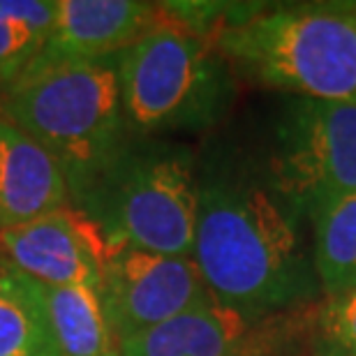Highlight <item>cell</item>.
Listing matches in <instances>:
<instances>
[{
    "label": "cell",
    "instance_id": "cell-1",
    "mask_svg": "<svg viewBox=\"0 0 356 356\" xmlns=\"http://www.w3.org/2000/svg\"><path fill=\"white\" fill-rule=\"evenodd\" d=\"M296 222L264 176L241 167L199 174L192 259L211 296L252 317L310 305L319 282Z\"/></svg>",
    "mask_w": 356,
    "mask_h": 356
},
{
    "label": "cell",
    "instance_id": "cell-2",
    "mask_svg": "<svg viewBox=\"0 0 356 356\" xmlns=\"http://www.w3.org/2000/svg\"><path fill=\"white\" fill-rule=\"evenodd\" d=\"M211 42L259 88L356 102V3L225 5Z\"/></svg>",
    "mask_w": 356,
    "mask_h": 356
},
{
    "label": "cell",
    "instance_id": "cell-3",
    "mask_svg": "<svg viewBox=\"0 0 356 356\" xmlns=\"http://www.w3.org/2000/svg\"><path fill=\"white\" fill-rule=\"evenodd\" d=\"M3 116L58 162L70 204L132 137L120 104L118 58L31 70L3 95Z\"/></svg>",
    "mask_w": 356,
    "mask_h": 356
},
{
    "label": "cell",
    "instance_id": "cell-4",
    "mask_svg": "<svg viewBox=\"0 0 356 356\" xmlns=\"http://www.w3.org/2000/svg\"><path fill=\"white\" fill-rule=\"evenodd\" d=\"M120 104L132 137L204 132L236 99L234 70L218 47L160 5V19L118 56Z\"/></svg>",
    "mask_w": 356,
    "mask_h": 356
},
{
    "label": "cell",
    "instance_id": "cell-5",
    "mask_svg": "<svg viewBox=\"0 0 356 356\" xmlns=\"http://www.w3.org/2000/svg\"><path fill=\"white\" fill-rule=\"evenodd\" d=\"M70 206L86 213L111 248L192 257L199 209L197 158L181 141L130 137Z\"/></svg>",
    "mask_w": 356,
    "mask_h": 356
},
{
    "label": "cell",
    "instance_id": "cell-6",
    "mask_svg": "<svg viewBox=\"0 0 356 356\" xmlns=\"http://www.w3.org/2000/svg\"><path fill=\"white\" fill-rule=\"evenodd\" d=\"M264 178L296 218L356 192V102L291 99L277 118Z\"/></svg>",
    "mask_w": 356,
    "mask_h": 356
},
{
    "label": "cell",
    "instance_id": "cell-7",
    "mask_svg": "<svg viewBox=\"0 0 356 356\" xmlns=\"http://www.w3.org/2000/svg\"><path fill=\"white\" fill-rule=\"evenodd\" d=\"M312 317L310 305L252 317L213 298L120 343V356H287L308 347Z\"/></svg>",
    "mask_w": 356,
    "mask_h": 356
},
{
    "label": "cell",
    "instance_id": "cell-8",
    "mask_svg": "<svg viewBox=\"0 0 356 356\" xmlns=\"http://www.w3.org/2000/svg\"><path fill=\"white\" fill-rule=\"evenodd\" d=\"M97 294L118 343L213 301L192 257L130 245L111 248Z\"/></svg>",
    "mask_w": 356,
    "mask_h": 356
},
{
    "label": "cell",
    "instance_id": "cell-9",
    "mask_svg": "<svg viewBox=\"0 0 356 356\" xmlns=\"http://www.w3.org/2000/svg\"><path fill=\"white\" fill-rule=\"evenodd\" d=\"M109 252L102 229L70 204L0 232V257L24 275L54 287L99 291Z\"/></svg>",
    "mask_w": 356,
    "mask_h": 356
},
{
    "label": "cell",
    "instance_id": "cell-10",
    "mask_svg": "<svg viewBox=\"0 0 356 356\" xmlns=\"http://www.w3.org/2000/svg\"><path fill=\"white\" fill-rule=\"evenodd\" d=\"M158 19L160 5L139 0H56L51 35L31 70L118 58Z\"/></svg>",
    "mask_w": 356,
    "mask_h": 356
},
{
    "label": "cell",
    "instance_id": "cell-11",
    "mask_svg": "<svg viewBox=\"0 0 356 356\" xmlns=\"http://www.w3.org/2000/svg\"><path fill=\"white\" fill-rule=\"evenodd\" d=\"M67 204L70 190L58 162L0 113V232Z\"/></svg>",
    "mask_w": 356,
    "mask_h": 356
},
{
    "label": "cell",
    "instance_id": "cell-12",
    "mask_svg": "<svg viewBox=\"0 0 356 356\" xmlns=\"http://www.w3.org/2000/svg\"><path fill=\"white\" fill-rule=\"evenodd\" d=\"M33 282L60 356H120V343L95 289Z\"/></svg>",
    "mask_w": 356,
    "mask_h": 356
},
{
    "label": "cell",
    "instance_id": "cell-13",
    "mask_svg": "<svg viewBox=\"0 0 356 356\" xmlns=\"http://www.w3.org/2000/svg\"><path fill=\"white\" fill-rule=\"evenodd\" d=\"M312 220V268L326 298L356 289V192L322 204Z\"/></svg>",
    "mask_w": 356,
    "mask_h": 356
},
{
    "label": "cell",
    "instance_id": "cell-14",
    "mask_svg": "<svg viewBox=\"0 0 356 356\" xmlns=\"http://www.w3.org/2000/svg\"><path fill=\"white\" fill-rule=\"evenodd\" d=\"M0 356H60L33 277L0 257Z\"/></svg>",
    "mask_w": 356,
    "mask_h": 356
},
{
    "label": "cell",
    "instance_id": "cell-15",
    "mask_svg": "<svg viewBox=\"0 0 356 356\" xmlns=\"http://www.w3.org/2000/svg\"><path fill=\"white\" fill-rule=\"evenodd\" d=\"M56 0H0V88L10 90L40 58L51 35Z\"/></svg>",
    "mask_w": 356,
    "mask_h": 356
},
{
    "label": "cell",
    "instance_id": "cell-16",
    "mask_svg": "<svg viewBox=\"0 0 356 356\" xmlns=\"http://www.w3.org/2000/svg\"><path fill=\"white\" fill-rule=\"evenodd\" d=\"M310 356H356V289L315 308Z\"/></svg>",
    "mask_w": 356,
    "mask_h": 356
},
{
    "label": "cell",
    "instance_id": "cell-17",
    "mask_svg": "<svg viewBox=\"0 0 356 356\" xmlns=\"http://www.w3.org/2000/svg\"><path fill=\"white\" fill-rule=\"evenodd\" d=\"M3 95L5 92H3V88H0V113H3Z\"/></svg>",
    "mask_w": 356,
    "mask_h": 356
}]
</instances>
